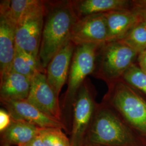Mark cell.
<instances>
[{"label":"cell","instance_id":"cell-1","mask_svg":"<svg viewBox=\"0 0 146 146\" xmlns=\"http://www.w3.org/2000/svg\"><path fill=\"white\" fill-rule=\"evenodd\" d=\"M78 19L72 1L48 2L39 51L40 62L44 69L70 41L73 26Z\"/></svg>","mask_w":146,"mask_h":146},{"label":"cell","instance_id":"cell-2","mask_svg":"<svg viewBox=\"0 0 146 146\" xmlns=\"http://www.w3.org/2000/svg\"><path fill=\"white\" fill-rule=\"evenodd\" d=\"M141 140L114 110L98 104L84 146H139Z\"/></svg>","mask_w":146,"mask_h":146},{"label":"cell","instance_id":"cell-3","mask_svg":"<svg viewBox=\"0 0 146 146\" xmlns=\"http://www.w3.org/2000/svg\"><path fill=\"white\" fill-rule=\"evenodd\" d=\"M101 46L84 44L76 46L75 48L68 74V87L60 102L62 121L66 127V132L69 135L72 122L73 105L87 77L94 72L98 52Z\"/></svg>","mask_w":146,"mask_h":146},{"label":"cell","instance_id":"cell-4","mask_svg":"<svg viewBox=\"0 0 146 146\" xmlns=\"http://www.w3.org/2000/svg\"><path fill=\"white\" fill-rule=\"evenodd\" d=\"M103 102L115 110L131 129L146 139V101L122 80L108 84Z\"/></svg>","mask_w":146,"mask_h":146},{"label":"cell","instance_id":"cell-5","mask_svg":"<svg viewBox=\"0 0 146 146\" xmlns=\"http://www.w3.org/2000/svg\"><path fill=\"white\" fill-rule=\"evenodd\" d=\"M138 55L120 40L106 42L100 47L92 75L108 84L120 80Z\"/></svg>","mask_w":146,"mask_h":146},{"label":"cell","instance_id":"cell-6","mask_svg":"<svg viewBox=\"0 0 146 146\" xmlns=\"http://www.w3.org/2000/svg\"><path fill=\"white\" fill-rule=\"evenodd\" d=\"M98 104L93 89L87 80L81 86L73 105L70 134L71 146H84Z\"/></svg>","mask_w":146,"mask_h":146},{"label":"cell","instance_id":"cell-7","mask_svg":"<svg viewBox=\"0 0 146 146\" xmlns=\"http://www.w3.org/2000/svg\"><path fill=\"white\" fill-rule=\"evenodd\" d=\"M48 1L25 16L16 27V47L39 60V51L42 38Z\"/></svg>","mask_w":146,"mask_h":146},{"label":"cell","instance_id":"cell-8","mask_svg":"<svg viewBox=\"0 0 146 146\" xmlns=\"http://www.w3.org/2000/svg\"><path fill=\"white\" fill-rule=\"evenodd\" d=\"M108 28L104 14L78 18L73 26L70 41L76 46L84 44L102 45L107 42Z\"/></svg>","mask_w":146,"mask_h":146},{"label":"cell","instance_id":"cell-9","mask_svg":"<svg viewBox=\"0 0 146 146\" xmlns=\"http://www.w3.org/2000/svg\"><path fill=\"white\" fill-rule=\"evenodd\" d=\"M27 100L47 115L62 122L59 97L48 84L46 73L38 72L33 76Z\"/></svg>","mask_w":146,"mask_h":146},{"label":"cell","instance_id":"cell-10","mask_svg":"<svg viewBox=\"0 0 146 146\" xmlns=\"http://www.w3.org/2000/svg\"><path fill=\"white\" fill-rule=\"evenodd\" d=\"M1 104L16 120L26 121L40 128H59L66 131L62 122L48 116L27 100H14L0 98Z\"/></svg>","mask_w":146,"mask_h":146},{"label":"cell","instance_id":"cell-11","mask_svg":"<svg viewBox=\"0 0 146 146\" xmlns=\"http://www.w3.org/2000/svg\"><path fill=\"white\" fill-rule=\"evenodd\" d=\"M75 47L72 41L68 42L52 58L46 69L47 81L58 97L63 86L68 80Z\"/></svg>","mask_w":146,"mask_h":146},{"label":"cell","instance_id":"cell-12","mask_svg":"<svg viewBox=\"0 0 146 146\" xmlns=\"http://www.w3.org/2000/svg\"><path fill=\"white\" fill-rule=\"evenodd\" d=\"M16 26L0 14V80L11 72L16 50Z\"/></svg>","mask_w":146,"mask_h":146},{"label":"cell","instance_id":"cell-13","mask_svg":"<svg viewBox=\"0 0 146 146\" xmlns=\"http://www.w3.org/2000/svg\"><path fill=\"white\" fill-rule=\"evenodd\" d=\"M104 15L108 28L107 42L121 40L140 21L139 13L132 8L111 11Z\"/></svg>","mask_w":146,"mask_h":146},{"label":"cell","instance_id":"cell-14","mask_svg":"<svg viewBox=\"0 0 146 146\" xmlns=\"http://www.w3.org/2000/svg\"><path fill=\"white\" fill-rule=\"evenodd\" d=\"M41 128L26 121L12 118L10 125L1 132V146L26 144L38 135Z\"/></svg>","mask_w":146,"mask_h":146},{"label":"cell","instance_id":"cell-15","mask_svg":"<svg viewBox=\"0 0 146 146\" xmlns=\"http://www.w3.org/2000/svg\"><path fill=\"white\" fill-rule=\"evenodd\" d=\"M72 3L78 18L131 8V1L127 0H78Z\"/></svg>","mask_w":146,"mask_h":146},{"label":"cell","instance_id":"cell-16","mask_svg":"<svg viewBox=\"0 0 146 146\" xmlns=\"http://www.w3.org/2000/svg\"><path fill=\"white\" fill-rule=\"evenodd\" d=\"M31 80L11 70L0 81V98L14 100L27 99L31 87Z\"/></svg>","mask_w":146,"mask_h":146},{"label":"cell","instance_id":"cell-17","mask_svg":"<svg viewBox=\"0 0 146 146\" xmlns=\"http://www.w3.org/2000/svg\"><path fill=\"white\" fill-rule=\"evenodd\" d=\"M45 1L41 0L1 1L0 14L6 16L16 27L17 23L22 18L42 5Z\"/></svg>","mask_w":146,"mask_h":146},{"label":"cell","instance_id":"cell-18","mask_svg":"<svg viewBox=\"0 0 146 146\" xmlns=\"http://www.w3.org/2000/svg\"><path fill=\"white\" fill-rule=\"evenodd\" d=\"M11 70L31 78L38 72L46 73L38 60L17 47Z\"/></svg>","mask_w":146,"mask_h":146},{"label":"cell","instance_id":"cell-19","mask_svg":"<svg viewBox=\"0 0 146 146\" xmlns=\"http://www.w3.org/2000/svg\"><path fill=\"white\" fill-rule=\"evenodd\" d=\"M120 41L131 47L138 54L146 50V23L140 20Z\"/></svg>","mask_w":146,"mask_h":146},{"label":"cell","instance_id":"cell-20","mask_svg":"<svg viewBox=\"0 0 146 146\" xmlns=\"http://www.w3.org/2000/svg\"><path fill=\"white\" fill-rule=\"evenodd\" d=\"M121 80L146 95V73L139 66L133 64L125 71Z\"/></svg>","mask_w":146,"mask_h":146},{"label":"cell","instance_id":"cell-21","mask_svg":"<svg viewBox=\"0 0 146 146\" xmlns=\"http://www.w3.org/2000/svg\"><path fill=\"white\" fill-rule=\"evenodd\" d=\"M39 135L44 146H71L70 139L59 128H42Z\"/></svg>","mask_w":146,"mask_h":146},{"label":"cell","instance_id":"cell-22","mask_svg":"<svg viewBox=\"0 0 146 146\" xmlns=\"http://www.w3.org/2000/svg\"><path fill=\"white\" fill-rule=\"evenodd\" d=\"M12 118L8 111L4 108L0 110V132L5 130L10 125Z\"/></svg>","mask_w":146,"mask_h":146},{"label":"cell","instance_id":"cell-23","mask_svg":"<svg viewBox=\"0 0 146 146\" xmlns=\"http://www.w3.org/2000/svg\"><path fill=\"white\" fill-rule=\"evenodd\" d=\"M131 8L137 11L146 13V0L131 1Z\"/></svg>","mask_w":146,"mask_h":146},{"label":"cell","instance_id":"cell-24","mask_svg":"<svg viewBox=\"0 0 146 146\" xmlns=\"http://www.w3.org/2000/svg\"><path fill=\"white\" fill-rule=\"evenodd\" d=\"M137 58L139 67L146 73V50L140 52L138 55Z\"/></svg>","mask_w":146,"mask_h":146},{"label":"cell","instance_id":"cell-25","mask_svg":"<svg viewBox=\"0 0 146 146\" xmlns=\"http://www.w3.org/2000/svg\"><path fill=\"white\" fill-rule=\"evenodd\" d=\"M20 146H44V145L42 142L40 136L38 134V135L36 136L30 142H28L26 144Z\"/></svg>","mask_w":146,"mask_h":146},{"label":"cell","instance_id":"cell-26","mask_svg":"<svg viewBox=\"0 0 146 146\" xmlns=\"http://www.w3.org/2000/svg\"><path fill=\"white\" fill-rule=\"evenodd\" d=\"M138 12L139 13L140 20L146 24V13L140 12V11H138Z\"/></svg>","mask_w":146,"mask_h":146}]
</instances>
